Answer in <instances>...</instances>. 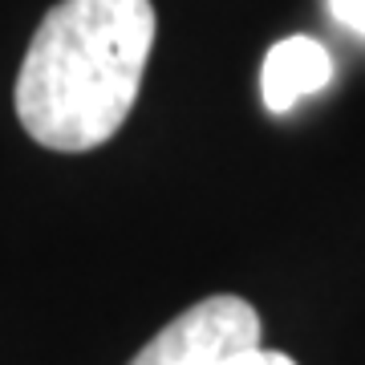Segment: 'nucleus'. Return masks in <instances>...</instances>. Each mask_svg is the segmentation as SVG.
Listing matches in <instances>:
<instances>
[{
	"mask_svg": "<svg viewBox=\"0 0 365 365\" xmlns=\"http://www.w3.org/2000/svg\"><path fill=\"white\" fill-rule=\"evenodd\" d=\"M260 313L244 297H207L182 309L146 341L130 365H227L235 353L260 349Z\"/></svg>",
	"mask_w": 365,
	"mask_h": 365,
	"instance_id": "2",
	"label": "nucleus"
},
{
	"mask_svg": "<svg viewBox=\"0 0 365 365\" xmlns=\"http://www.w3.org/2000/svg\"><path fill=\"white\" fill-rule=\"evenodd\" d=\"M329 13L337 16L345 29L365 37V0H329Z\"/></svg>",
	"mask_w": 365,
	"mask_h": 365,
	"instance_id": "4",
	"label": "nucleus"
},
{
	"mask_svg": "<svg viewBox=\"0 0 365 365\" xmlns=\"http://www.w3.org/2000/svg\"><path fill=\"white\" fill-rule=\"evenodd\" d=\"M150 45V0L53 4L16 73V118L29 138L66 155L110 143L138 102Z\"/></svg>",
	"mask_w": 365,
	"mask_h": 365,
	"instance_id": "1",
	"label": "nucleus"
},
{
	"mask_svg": "<svg viewBox=\"0 0 365 365\" xmlns=\"http://www.w3.org/2000/svg\"><path fill=\"white\" fill-rule=\"evenodd\" d=\"M333 78L329 49L313 37H284L276 41L260 69V98L272 114H288L300 98L325 90Z\"/></svg>",
	"mask_w": 365,
	"mask_h": 365,
	"instance_id": "3",
	"label": "nucleus"
},
{
	"mask_svg": "<svg viewBox=\"0 0 365 365\" xmlns=\"http://www.w3.org/2000/svg\"><path fill=\"white\" fill-rule=\"evenodd\" d=\"M227 365H297L288 353H276V349H244L235 353Z\"/></svg>",
	"mask_w": 365,
	"mask_h": 365,
	"instance_id": "5",
	"label": "nucleus"
}]
</instances>
